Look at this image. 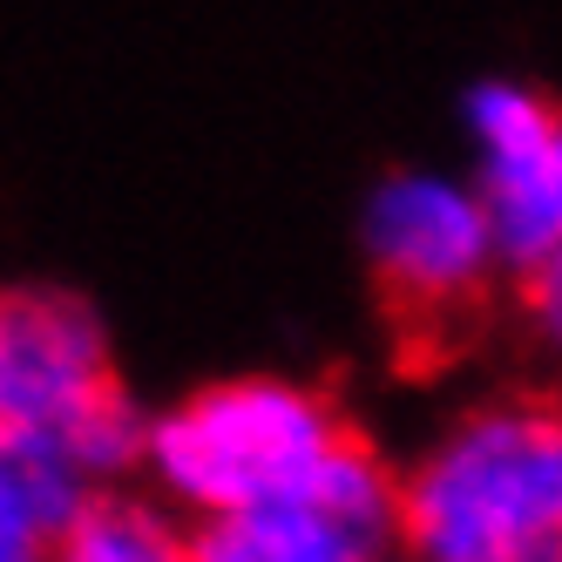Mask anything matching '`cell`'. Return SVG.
Here are the masks:
<instances>
[{"instance_id":"6da1fadb","label":"cell","mask_w":562,"mask_h":562,"mask_svg":"<svg viewBox=\"0 0 562 562\" xmlns=\"http://www.w3.org/2000/svg\"><path fill=\"white\" fill-rule=\"evenodd\" d=\"M407 562H562V420L549 400H488L393 474Z\"/></svg>"},{"instance_id":"7a4b0ae2","label":"cell","mask_w":562,"mask_h":562,"mask_svg":"<svg viewBox=\"0 0 562 562\" xmlns=\"http://www.w3.org/2000/svg\"><path fill=\"white\" fill-rule=\"evenodd\" d=\"M339 440L346 420L318 386L278 373H237L149 414L143 474L149 495L196 529V521H217L299 488Z\"/></svg>"},{"instance_id":"3957f363","label":"cell","mask_w":562,"mask_h":562,"mask_svg":"<svg viewBox=\"0 0 562 562\" xmlns=\"http://www.w3.org/2000/svg\"><path fill=\"white\" fill-rule=\"evenodd\" d=\"M468 136L481 177L468 183L495 237V265L521 292H536V318L555 326L562 285V123L529 82H481L468 95Z\"/></svg>"},{"instance_id":"277c9868","label":"cell","mask_w":562,"mask_h":562,"mask_svg":"<svg viewBox=\"0 0 562 562\" xmlns=\"http://www.w3.org/2000/svg\"><path fill=\"white\" fill-rule=\"evenodd\" d=\"M359 245L380 278V292L400 318L440 326L488 299L502 278L495 237L481 217L474 190L448 170H393L373 183L367 217H359Z\"/></svg>"},{"instance_id":"5b68a950","label":"cell","mask_w":562,"mask_h":562,"mask_svg":"<svg viewBox=\"0 0 562 562\" xmlns=\"http://www.w3.org/2000/svg\"><path fill=\"white\" fill-rule=\"evenodd\" d=\"M393 549V468L346 434L299 488L190 529V562H367Z\"/></svg>"},{"instance_id":"8992f818","label":"cell","mask_w":562,"mask_h":562,"mask_svg":"<svg viewBox=\"0 0 562 562\" xmlns=\"http://www.w3.org/2000/svg\"><path fill=\"white\" fill-rule=\"evenodd\" d=\"M123 393L89 299L55 285L0 292V434H68Z\"/></svg>"},{"instance_id":"52a82bcc","label":"cell","mask_w":562,"mask_h":562,"mask_svg":"<svg viewBox=\"0 0 562 562\" xmlns=\"http://www.w3.org/2000/svg\"><path fill=\"white\" fill-rule=\"evenodd\" d=\"M89 495L55 434H0V562H48L55 529Z\"/></svg>"},{"instance_id":"ba28073f","label":"cell","mask_w":562,"mask_h":562,"mask_svg":"<svg viewBox=\"0 0 562 562\" xmlns=\"http://www.w3.org/2000/svg\"><path fill=\"white\" fill-rule=\"evenodd\" d=\"M48 562H190V521H177L156 495L95 488L55 529Z\"/></svg>"},{"instance_id":"9c48e42d","label":"cell","mask_w":562,"mask_h":562,"mask_svg":"<svg viewBox=\"0 0 562 562\" xmlns=\"http://www.w3.org/2000/svg\"><path fill=\"white\" fill-rule=\"evenodd\" d=\"M367 562H407V555H400V549H380V555H367Z\"/></svg>"}]
</instances>
